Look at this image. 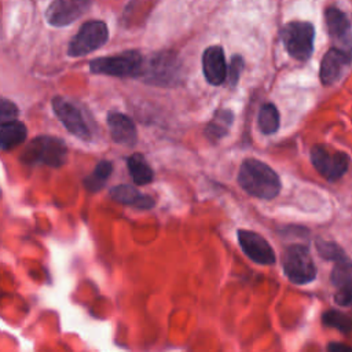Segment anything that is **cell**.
<instances>
[{
  "label": "cell",
  "instance_id": "6da1fadb",
  "mask_svg": "<svg viewBox=\"0 0 352 352\" xmlns=\"http://www.w3.org/2000/svg\"><path fill=\"white\" fill-rule=\"evenodd\" d=\"M238 183L249 195L260 199H272L280 191V180L267 164L246 158L238 172Z\"/></svg>",
  "mask_w": 352,
  "mask_h": 352
},
{
  "label": "cell",
  "instance_id": "7a4b0ae2",
  "mask_svg": "<svg viewBox=\"0 0 352 352\" xmlns=\"http://www.w3.org/2000/svg\"><path fill=\"white\" fill-rule=\"evenodd\" d=\"M67 147L63 140L54 136H37L21 154V161L28 165H47L59 168L66 162Z\"/></svg>",
  "mask_w": 352,
  "mask_h": 352
},
{
  "label": "cell",
  "instance_id": "3957f363",
  "mask_svg": "<svg viewBox=\"0 0 352 352\" xmlns=\"http://www.w3.org/2000/svg\"><path fill=\"white\" fill-rule=\"evenodd\" d=\"M282 268L286 278L294 285L311 283L318 272L309 249L301 243H293L285 250Z\"/></svg>",
  "mask_w": 352,
  "mask_h": 352
},
{
  "label": "cell",
  "instance_id": "277c9868",
  "mask_svg": "<svg viewBox=\"0 0 352 352\" xmlns=\"http://www.w3.org/2000/svg\"><path fill=\"white\" fill-rule=\"evenodd\" d=\"M143 65V58L138 51H125L122 54L102 56L89 62V70L95 74L116 77H138Z\"/></svg>",
  "mask_w": 352,
  "mask_h": 352
},
{
  "label": "cell",
  "instance_id": "5b68a950",
  "mask_svg": "<svg viewBox=\"0 0 352 352\" xmlns=\"http://www.w3.org/2000/svg\"><path fill=\"white\" fill-rule=\"evenodd\" d=\"M282 41L289 55L297 60H307L314 51L315 29L305 21H293L285 25L280 32Z\"/></svg>",
  "mask_w": 352,
  "mask_h": 352
},
{
  "label": "cell",
  "instance_id": "8992f818",
  "mask_svg": "<svg viewBox=\"0 0 352 352\" xmlns=\"http://www.w3.org/2000/svg\"><path fill=\"white\" fill-rule=\"evenodd\" d=\"M109 38V30L102 21L85 22L67 45L69 56H84L100 48Z\"/></svg>",
  "mask_w": 352,
  "mask_h": 352
},
{
  "label": "cell",
  "instance_id": "52a82bcc",
  "mask_svg": "<svg viewBox=\"0 0 352 352\" xmlns=\"http://www.w3.org/2000/svg\"><path fill=\"white\" fill-rule=\"evenodd\" d=\"M311 162L329 182L341 179L349 166V158L345 153L330 150L323 144H316L311 148Z\"/></svg>",
  "mask_w": 352,
  "mask_h": 352
},
{
  "label": "cell",
  "instance_id": "ba28073f",
  "mask_svg": "<svg viewBox=\"0 0 352 352\" xmlns=\"http://www.w3.org/2000/svg\"><path fill=\"white\" fill-rule=\"evenodd\" d=\"M238 242L243 253L256 264L271 265L276 261L272 246L260 234L249 230H238Z\"/></svg>",
  "mask_w": 352,
  "mask_h": 352
},
{
  "label": "cell",
  "instance_id": "9c48e42d",
  "mask_svg": "<svg viewBox=\"0 0 352 352\" xmlns=\"http://www.w3.org/2000/svg\"><path fill=\"white\" fill-rule=\"evenodd\" d=\"M52 110L55 111L56 117L63 124V126L72 135L82 140H89L91 138L89 128L76 106H73L70 102H67L62 96H55L52 99Z\"/></svg>",
  "mask_w": 352,
  "mask_h": 352
},
{
  "label": "cell",
  "instance_id": "30bf717a",
  "mask_svg": "<svg viewBox=\"0 0 352 352\" xmlns=\"http://www.w3.org/2000/svg\"><path fill=\"white\" fill-rule=\"evenodd\" d=\"M175 70V59L170 54H157L147 63L143 62L139 76L153 84H165L170 82Z\"/></svg>",
  "mask_w": 352,
  "mask_h": 352
},
{
  "label": "cell",
  "instance_id": "8fae6325",
  "mask_svg": "<svg viewBox=\"0 0 352 352\" xmlns=\"http://www.w3.org/2000/svg\"><path fill=\"white\" fill-rule=\"evenodd\" d=\"M87 7L88 6L74 0H54L45 11V18L51 26H66L74 22L87 10Z\"/></svg>",
  "mask_w": 352,
  "mask_h": 352
},
{
  "label": "cell",
  "instance_id": "7c38bea8",
  "mask_svg": "<svg viewBox=\"0 0 352 352\" xmlns=\"http://www.w3.org/2000/svg\"><path fill=\"white\" fill-rule=\"evenodd\" d=\"M227 63L221 47L212 45L202 55V70L206 81L212 85H220L227 78Z\"/></svg>",
  "mask_w": 352,
  "mask_h": 352
},
{
  "label": "cell",
  "instance_id": "4fadbf2b",
  "mask_svg": "<svg viewBox=\"0 0 352 352\" xmlns=\"http://www.w3.org/2000/svg\"><path fill=\"white\" fill-rule=\"evenodd\" d=\"M351 60V54L346 50L341 48H330L320 63V81L323 85H331L336 82L342 74L344 67Z\"/></svg>",
  "mask_w": 352,
  "mask_h": 352
},
{
  "label": "cell",
  "instance_id": "5bb4252c",
  "mask_svg": "<svg viewBox=\"0 0 352 352\" xmlns=\"http://www.w3.org/2000/svg\"><path fill=\"white\" fill-rule=\"evenodd\" d=\"M107 125L110 129L111 139L124 146H133L138 139L136 128L133 121L122 113H110L107 116Z\"/></svg>",
  "mask_w": 352,
  "mask_h": 352
},
{
  "label": "cell",
  "instance_id": "9a60e30c",
  "mask_svg": "<svg viewBox=\"0 0 352 352\" xmlns=\"http://www.w3.org/2000/svg\"><path fill=\"white\" fill-rule=\"evenodd\" d=\"M110 197L122 205L135 206L139 209H150L154 206V199L148 195L140 194L135 187L128 184H120L110 190Z\"/></svg>",
  "mask_w": 352,
  "mask_h": 352
},
{
  "label": "cell",
  "instance_id": "2e32d148",
  "mask_svg": "<svg viewBox=\"0 0 352 352\" xmlns=\"http://www.w3.org/2000/svg\"><path fill=\"white\" fill-rule=\"evenodd\" d=\"M324 19L329 33L333 38L344 43H346V40L351 38V25L346 15L341 10L336 7L326 8Z\"/></svg>",
  "mask_w": 352,
  "mask_h": 352
},
{
  "label": "cell",
  "instance_id": "e0dca14e",
  "mask_svg": "<svg viewBox=\"0 0 352 352\" xmlns=\"http://www.w3.org/2000/svg\"><path fill=\"white\" fill-rule=\"evenodd\" d=\"M28 136V129L23 122L12 121L0 126V148L12 150L19 146Z\"/></svg>",
  "mask_w": 352,
  "mask_h": 352
},
{
  "label": "cell",
  "instance_id": "ac0fdd59",
  "mask_svg": "<svg viewBox=\"0 0 352 352\" xmlns=\"http://www.w3.org/2000/svg\"><path fill=\"white\" fill-rule=\"evenodd\" d=\"M126 165H128L131 177H132L135 184L143 186V184H147L153 180V177H154L153 169L146 162V160L142 154L135 153V154L129 155L128 161H126Z\"/></svg>",
  "mask_w": 352,
  "mask_h": 352
},
{
  "label": "cell",
  "instance_id": "d6986e66",
  "mask_svg": "<svg viewBox=\"0 0 352 352\" xmlns=\"http://www.w3.org/2000/svg\"><path fill=\"white\" fill-rule=\"evenodd\" d=\"M257 124L263 133H275L279 128V113L272 103H265L260 107L257 116Z\"/></svg>",
  "mask_w": 352,
  "mask_h": 352
},
{
  "label": "cell",
  "instance_id": "ffe728a7",
  "mask_svg": "<svg viewBox=\"0 0 352 352\" xmlns=\"http://www.w3.org/2000/svg\"><path fill=\"white\" fill-rule=\"evenodd\" d=\"M111 169H113L111 162H109L106 160L98 162L95 169H94V172L84 179L85 187L89 191H92V192L100 190L104 186V183L109 179V176L111 175Z\"/></svg>",
  "mask_w": 352,
  "mask_h": 352
},
{
  "label": "cell",
  "instance_id": "44dd1931",
  "mask_svg": "<svg viewBox=\"0 0 352 352\" xmlns=\"http://www.w3.org/2000/svg\"><path fill=\"white\" fill-rule=\"evenodd\" d=\"M232 113L230 110H220L214 114L213 120L206 126V135L210 139H221L232 122Z\"/></svg>",
  "mask_w": 352,
  "mask_h": 352
},
{
  "label": "cell",
  "instance_id": "7402d4cb",
  "mask_svg": "<svg viewBox=\"0 0 352 352\" xmlns=\"http://www.w3.org/2000/svg\"><path fill=\"white\" fill-rule=\"evenodd\" d=\"M322 323L327 327L337 329L341 333H352V316L337 309L326 311L322 315Z\"/></svg>",
  "mask_w": 352,
  "mask_h": 352
},
{
  "label": "cell",
  "instance_id": "603a6c76",
  "mask_svg": "<svg viewBox=\"0 0 352 352\" xmlns=\"http://www.w3.org/2000/svg\"><path fill=\"white\" fill-rule=\"evenodd\" d=\"M316 249H318L319 254H320L323 258H327V260L337 261V260H341V258L346 257V254H345V252L341 249V246H338V245L334 243V242H327V241L316 239Z\"/></svg>",
  "mask_w": 352,
  "mask_h": 352
},
{
  "label": "cell",
  "instance_id": "cb8c5ba5",
  "mask_svg": "<svg viewBox=\"0 0 352 352\" xmlns=\"http://www.w3.org/2000/svg\"><path fill=\"white\" fill-rule=\"evenodd\" d=\"M19 110L14 102L0 96V126L16 121Z\"/></svg>",
  "mask_w": 352,
  "mask_h": 352
},
{
  "label": "cell",
  "instance_id": "d4e9b609",
  "mask_svg": "<svg viewBox=\"0 0 352 352\" xmlns=\"http://www.w3.org/2000/svg\"><path fill=\"white\" fill-rule=\"evenodd\" d=\"M334 302L340 307H352V280L337 287L334 293Z\"/></svg>",
  "mask_w": 352,
  "mask_h": 352
},
{
  "label": "cell",
  "instance_id": "484cf974",
  "mask_svg": "<svg viewBox=\"0 0 352 352\" xmlns=\"http://www.w3.org/2000/svg\"><path fill=\"white\" fill-rule=\"evenodd\" d=\"M243 69V60L241 56H234L232 60H231V65L230 67H227V81L230 85H235L239 80V76H241V72Z\"/></svg>",
  "mask_w": 352,
  "mask_h": 352
},
{
  "label": "cell",
  "instance_id": "4316f807",
  "mask_svg": "<svg viewBox=\"0 0 352 352\" xmlns=\"http://www.w3.org/2000/svg\"><path fill=\"white\" fill-rule=\"evenodd\" d=\"M327 352H352V346L344 342H329L327 344Z\"/></svg>",
  "mask_w": 352,
  "mask_h": 352
},
{
  "label": "cell",
  "instance_id": "83f0119b",
  "mask_svg": "<svg viewBox=\"0 0 352 352\" xmlns=\"http://www.w3.org/2000/svg\"><path fill=\"white\" fill-rule=\"evenodd\" d=\"M74 1L81 3V4H85V6H88V4H89V0H74Z\"/></svg>",
  "mask_w": 352,
  "mask_h": 352
}]
</instances>
